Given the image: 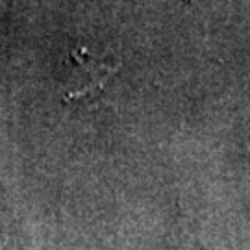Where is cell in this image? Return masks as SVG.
I'll return each mask as SVG.
<instances>
[{
	"label": "cell",
	"instance_id": "cell-1",
	"mask_svg": "<svg viewBox=\"0 0 250 250\" xmlns=\"http://www.w3.org/2000/svg\"><path fill=\"white\" fill-rule=\"evenodd\" d=\"M71 74L69 89L63 93V102L91 97L106 87L107 80L119 71V63L109 58H99L83 46L72 48L69 54Z\"/></svg>",
	"mask_w": 250,
	"mask_h": 250
}]
</instances>
